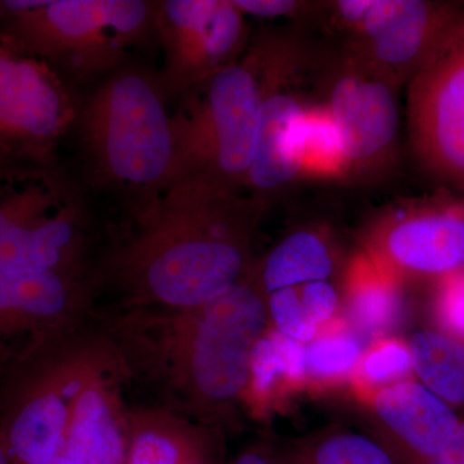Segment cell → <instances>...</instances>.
<instances>
[{
    "instance_id": "5",
    "label": "cell",
    "mask_w": 464,
    "mask_h": 464,
    "mask_svg": "<svg viewBox=\"0 0 464 464\" xmlns=\"http://www.w3.org/2000/svg\"><path fill=\"white\" fill-rule=\"evenodd\" d=\"M258 57L253 45L234 65L183 94L172 121L176 177L246 188L257 143ZM173 179V181H174Z\"/></svg>"
},
{
    "instance_id": "10",
    "label": "cell",
    "mask_w": 464,
    "mask_h": 464,
    "mask_svg": "<svg viewBox=\"0 0 464 464\" xmlns=\"http://www.w3.org/2000/svg\"><path fill=\"white\" fill-rule=\"evenodd\" d=\"M155 36L164 63L157 78L164 96H183L234 65L249 48L246 16L231 0L157 2Z\"/></svg>"
},
{
    "instance_id": "11",
    "label": "cell",
    "mask_w": 464,
    "mask_h": 464,
    "mask_svg": "<svg viewBox=\"0 0 464 464\" xmlns=\"http://www.w3.org/2000/svg\"><path fill=\"white\" fill-rule=\"evenodd\" d=\"M408 83L415 154L432 173L464 191V20Z\"/></svg>"
},
{
    "instance_id": "20",
    "label": "cell",
    "mask_w": 464,
    "mask_h": 464,
    "mask_svg": "<svg viewBox=\"0 0 464 464\" xmlns=\"http://www.w3.org/2000/svg\"><path fill=\"white\" fill-rule=\"evenodd\" d=\"M409 348L420 383L450 406L463 404L464 342L441 332L420 331Z\"/></svg>"
},
{
    "instance_id": "26",
    "label": "cell",
    "mask_w": 464,
    "mask_h": 464,
    "mask_svg": "<svg viewBox=\"0 0 464 464\" xmlns=\"http://www.w3.org/2000/svg\"><path fill=\"white\" fill-rule=\"evenodd\" d=\"M244 16L261 18L314 16L322 11L324 3L295 2V0H231Z\"/></svg>"
},
{
    "instance_id": "6",
    "label": "cell",
    "mask_w": 464,
    "mask_h": 464,
    "mask_svg": "<svg viewBox=\"0 0 464 464\" xmlns=\"http://www.w3.org/2000/svg\"><path fill=\"white\" fill-rule=\"evenodd\" d=\"M87 215L51 166H0V273H90Z\"/></svg>"
},
{
    "instance_id": "7",
    "label": "cell",
    "mask_w": 464,
    "mask_h": 464,
    "mask_svg": "<svg viewBox=\"0 0 464 464\" xmlns=\"http://www.w3.org/2000/svg\"><path fill=\"white\" fill-rule=\"evenodd\" d=\"M324 12L346 34L342 50L401 87L464 20V5L427 0H340Z\"/></svg>"
},
{
    "instance_id": "4",
    "label": "cell",
    "mask_w": 464,
    "mask_h": 464,
    "mask_svg": "<svg viewBox=\"0 0 464 464\" xmlns=\"http://www.w3.org/2000/svg\"><path fill=\"white\" fill-rule=\"evenodd\" d=\"M157 2L3 0L0 30L61 76L85 81L121 69L128 51L155 36Z\"/></svg>"
},
{
    "instance_id": "30",
    "label": "cell",
    "mask_w": 464,
    "mask_h": 464,
    "mask_svg": "<svg viewBox=\"0 0 464 464\" xmlns=\"http://www.w3.org/2000/svg\"><path fill=\"white\" fill-rule=\"evenodd\" d=\"M48 464H81L78 462H74V460L69 459V458L63 457V456H58L54 458L52 462Z\"/></svg>"
},
{
    "instance_id": "2",
    "label": "cell",
    "mask_w": 464,
    "mask_h": 464,
    "mask_svg": "<svg viewBox=\"0 0 464 464\" xmlns=\"http://www.w3.org/2000/svg\"><path fill=\"white\" fill-rule=\"evenodd\" d=\"M101 319L127 381L149 389L157 406L207 424L246 392L268 311L249 274L201 306L118 308Z\"/></svg>"
},
{
    "instance_id": "18",
    "label": "cell",
    "mask_w": 464,
    "mask_h": 464,
    "mask_svg": "<svg viewBox=\"0 0 464 464\" xmlns=\"http://www.w3.org/2000/svg\"><path fill=\"white\" fill-rule=\"evenodd\" d=\"M348 315L366 335L389 331L402 311L401 295L392 274L373 257L356 258L348 276Z\"/></svg>"
},
{
    "instance_id": "17",
    "label": "cell",
    "mask_w": 464,
    "mask_h": 464,
    "mask_svg": "<svg viewBox=\"0 0 464 464\" xmlns=\"http://www.w3.org/2000/svg\"><path fill=\"white\" fill-rule=\"evenodd\" d=\"M334 255L319 232L299 230L280 241L252 276L265 297L289 286L328 282L334 271Z\"/></svg>"
},
{
    "instance_id": "28",
    "label": "cell",
    "mask_w": 464,
    "mask_h": 464,
    "mask_svg": "<svg viewBox=\"0 0 464 464\" xmlns=\"http://www.w3.org/2000/svg\"><path fill=\"white\" fill-rule=\"evenodd\" d=\"M230 464H292V462L276 453L273 448L255 445L246 449Z\"/></svg>"
},
{
    "instance_id": "9",
    "label": "cell",
    "mask_w": 464,
    "mask_h": 464,
    "mask_svg": "<svg viewBox=\"0 0 464 464\" xmlns=\"http://www.w3.org/2000/svg\"><path fill=\"white\" fill-rule=\"evenodd\" d=\"M317 69V102L328 110L341 134L344 176L382 169L398 142L399 85L343 50L325 56Z\"/></svg>"
},
{
    "instance_id": "22",
    "label": "cell",
    "mask_w": 464,
    "mask_h": 464,
    "mask_svg": "<svg viewBox=\"0 0 464 464\" xmlns=\"http://www.w3.org/2000/svg\"><path fill=\"white\" fill-rule=\"evenodd\" d=\"M292 464H398L374 440L362 433L342 432L317 442L299 460Z\"/></svg>"
},
{
    "instance_id": "16",
    "label": "cell",
    "mask_w": 464,
    "mask_h": 464,
    "mask_svg": "<svg viewBox=\"0 0 464 464\" xmlns=\"http://www.w3.org/2000/svg\"><path fill=\"white\" fill-rule=\"evenodd\" d=\"M284 155L299 177L340 179L346 172L337 125L319 102H308L286 130Z\"/></svg>"
},
{
    "instance_id": "15",
    "label": "cell",
    "mask_w": 464,
    "mask_h": 464,
    "mask_svg": "<svg viewBox=\"0 0 464 464\" xmlns=\"http://www.w3.org/2000/svg\"><path fill=\"white\" fill-rule=\"evenodd\" d=\"M374 405L415 464L438 456L460 423L453 408L420 382L401 381L381 390Z\"/></svg>"
},
{
    "instance_id": "29",
    "label": "cell",
    "mask_w": 464,
    "mask_h": 464,
    "mask_svg": "<svg viewBox=\"0 0 464 464\" xmlns=\"http://www.w3.org/2000/svg\"><path fill=\"white\" fill-rule=\"evenodd\" d=\"M424 464H464V422L459 423L447 447Z\"/></svg>"
},
{
    "instance_id": "25",
    "label": "cell",
    "mask_w": 464,
    "mask_h": 464,
    "mask_svg": "<svg viewBox=\"0 0 464 464\" xmlns=\"http://www.w3.org/2000/svg\"><path fill=\"white\" fill-rule=\"evenodd\" d=\"M435 310L445 334L464 342V266L439 277Z\"/></svg>"
},
{
    "instance_id": "21",
    "label": "cell",
    "mask_w": 464,
    "mask_h": 464,
    "mask_svg": "<svg viewBox=\"0 0 464 464\" xmlns=\"http://www.w3.org/2000/svg\"><path fill=\"white\" fill-rule=\"evenodd\" d=\"M299 382L307 377L306 348L302 342L266 331L252 348L248 387L257 398H265L280 377Z\"/></svg>"
},
{
    "instance_id": "1",
    "label": "cell",
    "mask_w": 464,
    "mask_h": 464,
    "mask_svg": "<svg viewBox=\"0 0 464 464\" xmlns=\"http://www.w3.org/2000/svg\"><path fill=\"white\" fill-rule=\"evenodd\" d=\"M265 206L239 190L181 176L130 209L91 270L96 295H119L118 308L201 306L252 273V237Z\"/></svg>"
},
{
    "instance_id": "23",
    "label": "cell",
    "mask_w": 464,
    "mask_h": 464,
    "mask_svg": "<svg viewBox=\"0 0 464 464\" xmlns=\"http://www.w3.org/2000/svg\"><path fill=\"white\" fill-rule=\"evenodd\" d=\"M304 348L307 375L319 380L347 374L362 356V344L348 333H331L315 337Z\"/></svg>"
},
{
    "instance_id": "8",
    "label": "cell",
    "mask_w": 464,
    "mask_h": 464,
    "mask_svg": "<svg viewBox=\"0 0 464 464\" xmlns=\"http://www.w3.org/2000/svg\"><path fill=\"white\" fill-rule=\"evenodd\" d=\"M78 105L50 63L0 30V166H51Z\"/></svg>"
},
{
    "instance_id": "19",
    "label": "cell",
    "mask_w": 464,
    "mask_h": 464,
    "mask_svg": "<svg viewBox=\"0 0 464 464\" xmlns=\"http://www.w3.org/2000/svg\"><path fill=\"white\" fill-rule=\"evenodd\" d=\"M266 304L275 331L304 343L334 315L340 297L331 283L314 282L276 290L266 297Z\"/></svg>"
},
{
    "instance_id": "27",
    "label": "cell",
    "mask_w": 464,
    "mask_h": 464,
    "mask_svg": "<svg viewBox=\"0 0 464 464\" xmlns=\"http://www.w3.org/2000/svg\"><path fill=\"white\" fill-rule=\"evenodd\" d=\"M218 445L207 427H199L186 456L179 464H217Z\"/></svg>"
},
{
    "instance_id": "13",
    "label": "cell",
    "mask_w": 464,
    "mask_h": 464,
    "mask_svg": "<svg viewBox=\"0 0 464 464\" xmlns=\"http://www.w3.org/2000/svg\"><path fill=\"white\" fill-rule=\"evenodd\" d=\"M91 273H0V324L63 334L99 315Z\"/></svg>"
},
{
    "instance_id": "3",
    "label": "cell",
    "mask_w": 464,
    "mask_h": 464,
    "mask_svg": "<svg viewBox=\"0 0 464 464\" xmlns=\"http://www.w3.org/2000/svg\"><path fill=\"white\" fill-rule=\"evenodd\" d=\"M170 116L157 78L132 67L106 76L79 101L74 124L93 182L130 209L166 190L176 177Z\"/></svg>"
},
{
    "instance_id": "14",
    "label": "cell",
    "mask_w": 464,
    "mask_h": 464,
    "mask_svg": "<svg viewBox=\"0 0 464 464\" xmlns=\"http://www.w3.org/2000/svg\"><path fill=\"white\" fill-rule=\"evenodd\" d=\"M124 382L116 353L114 362L97 372L79 392L60 456L81 464H127L130 423L121 396Z\"/></svg>"
},
{
    "instance_id": "24",
    "label": "cell",
    "mask_w": 464,
    "mask_h": 464,
    "mask_svg": "<svg viewBox=\"0 0 464 464\" xmlns=\"http://www.w3.org/2000/svg\"><path fill=\"white\" fill-rule=\"evenodd\" d=\"M413 371L411 348L400 342H383L362 359V375L368 383L383 384L405 378Z\"/></svg>"
},
{
    "instance_id": "12",
    "label": "cell",
    "mask_w": 464,
    "mask_h": 464,
    "mask_svg": "<svg viewBox=\"0 0 464 464\" xmlns=\"http://www.w3.org/2000/svg\"><path fill=\"white\" fill-rule=\"evenodd\" d=\"M373 258L390 273L441 277L464 266V200L418 201L381 222Z\"/></svg>"
}]
</instances>
